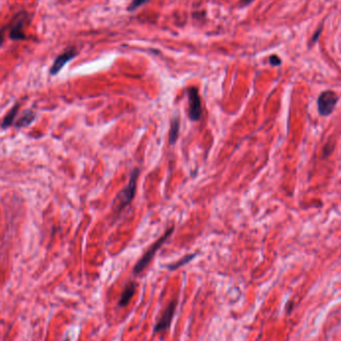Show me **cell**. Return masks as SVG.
<instances>
[{
  "instance_id": "cell-12",
  "label": "cell",
  "mask_w": 341,
  "mask_h": 341,
  "mask_svg": "<svg viewBox=\"0 0 341 341\" xmlns=\"http://www.w3.org/2000/svg\"><path fill=\"white\" fill-rule=\"evenodd\" d=\"M18 105H15L13 106V108L6 114L3 122H2V128H6V127H9L12 125V123L14 122V118L15 116L18 113Z\"/></svg>"
},
{
  "instance_id": "cell-6",
  "label": "cell",
  "mask_w": 341,
  "mask_h": 341,
  "mask_svg": "<svg viewBox=\"0 0 341 341\" xmlns=\"http://www.w3.org/2000/svg\"><path fill=\"white\" fill-rule=\"evenodd\" d=\"M176 306H177V302L176 301H172L167 306V308L165 309L162 318L160 319L159 321L155 325L154 332L158 333V332H161V331H165V330H167L171 326L172 320H173V318L175 316Z\"/></svg>"
},
{
  "instance_id": "cell-1",
  "label": "cell",
  "mask_w": 341,
  "mask_h": 341,
  "mask_svg": "<svg viewBox=\"0 0 341 341\" xmlns=\"http://www.w3.org/2000/svg\"><path fill=\"white\" fill-rule=\"evenodd\" d=\"M139 175H140V171L138 168H135L131 173L130 181L128 182V185L116 197L114 204L117 206V212L123 211L127 205L132 203L135 197V193H136L137 182L139 179Z\"/></svg>"
},
{
  "instance_id": "cell-5",
  "label": "cell",
  "mask_w": 341,
  "mask_h": 341,
  "mask_svg": "<svg viewBox=\"0 0 341 341\" xmlns=\"http://www.w3.org/2000/svg\"><path fill=\"white\" fill-rule=\"evenodd\" d=\"M338 102L337 94L332 90H326L320 93L318 99L319 112L321 116H329L334 111Z\"/></svg>"
},
{
  "instance_id": "cell-14",
  "label": "cell",
  "mask_w": 341,
  "mask_h": 341,
  "mask_svg": "<svg viewBox=\"0 0 341 341\" xmlns=\"http://www.w3.org/2000/svg\"><path fill=\"white\" fill-rule=\"evenodd\" d=\"M322 29H323V24H321V25L319 26V29H318V30L314 32V34L312 35V37H311V39H310V45H313L314 43L318 42V40H319V38L320 37L321 33H322Z\"/></svg>"
},
{
  "instance_id": "cell-17",
  "label": "cell",
  "mask_w": 341,
  "mask_h": 341,
  "mask_svg": "<svg viewBox=\"0 0 341 341\" xmlns=\"http://www.w3.org/2000/svg\"><path fill=\"white\" fill-rule=\"evenodd\" d=\"M253 0H242V5L246 6V5H249Z\"/></svg>"
},
{
  "instance_id": "cell-2",
  "label": "cell",
  "mask_w": 341,
  "mask_h": 341,
  "mask_svg": "<svg viewBox=\"0 0 341 341\" xmlns=\"http://www.w3.org/2000/svg\"><path fill=\"white\" fill-rule=\"evenodd\" d=\"M174 231V227H170L161 238H160L158 241H156L148 250L147 251L144 253V255L138 260V263L136 264V266L134 267V270H133V273L134 274H139V273H142L148 266L149 264L152 261L154 255L157 253V251L160 250V248L166 243V241L172 235Z\"/></svg>"
},
{
  "instance_id": "cell-11",
  "label": "cell",
  "mask_w": 341,
  "mask_h": 341,
  "mask_svg": "<svg viewBox=\"0 0 341 341\" xmlns=\"http://www.w3.org/2000/svg\"><path fill=\"white\" fill-rule=\"evenodd\" d=\"M196 255H197L196 253H191V254H188V255L183 256V257L181 258L180 260H178V261H176V263H174V264L170 265V266L168 267V269H169L170 271H176L177 269L181 268V267H182V266L187 265L188 263H190L191 260H193V259L196 257Z\"/></svg>"
},
{
  "instance_id": "cell-3",
  "label": "cell",
  "mask_w": 341,
  "mask_h": 341,
  "mask_svg": "<svg viewBox=\"0 0 341 341\" xmlns=\"http://www.w3.org/2000/svg\"><path fill=\"white\" fill-rule=\"evenodd\" d=\"M29 15L26 11H20L14 15L12 20L6 25L7 30H9L8 37L14 41L27 40V36L23 32V27L28 22Z\"/></svg>"
},
{
  "instance_id": "cell-4",
  "label": "cell",
  "mask_w": 341,
  "mask_h": 341,
  "mask_svg": "<svg viewBox=\"0 0 341 341\" xmlns=\"http://www.w3.org/2000/svg\"><path fill=\"white\" fill-rule=\"evenodd\" d=\"M187 95L189 99V109H188L189 118L195 122L199 121L202 118L203 109H202V101L199 95L198 88L197 87L188 88Z\"/></svg>"
},
{
  "instance_id": "cell-9",
  "label": "cell",
  "mask_w": 341,
  "mask_h": 341,
  "mask_svg": "<svg viewBox=\"0 0 341 341\" xmlns=\"http://www.w3.org/2000/svg\"><path fill=\"white\" fill-rule=\"evenodd\" d=\"M180 134V117L175 116L171 120V128H170V144L175 145L178 137Z\"/></svg>"
},
{
  "instance_id": "cell-15",
  "label": "cell",
  "mask_w": 341,
  "mask_h": 341,
  "mask_svg": "<svg viewBox=\"0 0 341 341\" xmlns=\"http://www.w3.org/2000/svg\"><path fill=\"white\" fill-rule=\"evenodd\" d=\"M270 63L273 66H279L281 64V59L277 55H272L270 57Z\"/></svg>"
},
{
  "instance_id": "cell-8",
  "label": "cell",
  "mask_w": 341,
  "mask_h": 341,
  "mask_svg": "<svg viewBox=\"0 0 341 341\" xmlns=\"http://www.w3.org/2000/svg\"><path fill=\"white\" fill-rule=\"evenodd\" d=\"M136 288L137 284L135 281H130L125 285V287L122 292L121 297L119 299V306L125 307L130 303V300L132 299V297L134 296L135 293H136Z\"/></svg>"
},
{
  "instance_id": "cell-18",
  "label": "cell",
  "mask_w": 341,
  "mask_h": 341,
  "mask_svg": "<svg viewBox=\"0 0 341 341\" xmlns=\"http://www.w3.org/2000/svg\"><path fill=\"white\" fill-rule=\"evenodd\" d=\"M66 341H69V340H66Z\"/></svg>"
},
{
  "instance_id": "cell-13",
  "label": "cell",
  "mask_w": 341,
  "mask_h": 341,
  "mask_svg": "<svg viewBox=\"0 0 341 341\" xmlns=\"http://www.w3.org/2000/svg\"><path fill=\"white\" fill-rule=\"evenodd\" d=\"M148 1H149V0H132L131 4L129 5L128 10H129V11H134V10L138 9L139 7H141L142 5H144L145 3H147Z\"/></svg>"
},
{
  "instance_id": "cell-16",
  "label": "cell",
  "mask_w": 341,
  "mask_h": 341,
  "mask_svg": "<svg viewBox=\"0 0 341 341\" xmlns=\"http://www.w3.org/2000/svg\"><path fill=\"white\" fill-rule=\"evenodd\" d=\"M7 31V27H6V25L4 26V27H2V28H0V46L2 45L3 44V42H4V38H5V32Z\"/></svg>"
},
{
  "instance_id": "cell-10",
  "label": "cell",
  "mask_w": 341,
  "mask_h": 341,
  "mask_svg": "<svg viewBox=\"0 0 341 341\" xmlns=\"http://www.w3.org/2000/svg\"><path fill=\"white\" fill-rule=\"evenodd\" d=\"M35 119V114L33 113L30 110H26L22 116L18 119V121L16 122V127H26L29 124H31L33 122V120Z\"/></svg>"
},
{
  "instance_id": "cell-7",
  "label": "cell",
  "mask_w": 341,
  "mask_h": 341,
  "mask_svg": "<svg viewBox=\"0 0 341 341\" xmlns=\"http://www.w3.org/2000/svg\"><path fill=\"white\" fill-rule=\"evenodd\" d=\"M77 55V51L74 48H69L65 52L60 54L53 62L51 68H50V74L51 75H57L62 68L71 61L75 56Z\"/></svg>"
}]
</instances>
